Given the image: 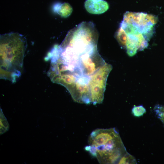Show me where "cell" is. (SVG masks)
Listing matches in <instances>:
<instances>
[{
  "label": "cell",
  "mask_w": 164,
  "mask_h": 164,
  "mask_svg": "<svg viewBox=\"0 0 164 164\" xmlns=\"http://www.w3.org/2000/svg\"><path fill=\"white\" fill-rule=\"evenodd\" d=\"M157 21V17L152 14L126 12L117 32V39L122 47L125 48L126 45L142 50L148 46Z\"/></svg>",
  "instance_id": "obj_1"
},
{
  "label": "cell",
  "mask_w": 164,
  "mask_h": 164,
  "mask_svg": "<svg viewBox=\"0 0 164 164\" xmlns=\"http://www.w3.org/2000/svg\"><path fill=\"white\" fill-rule=\"evenodd\" d=\"M0 78L15 83L21 76L26 48L23 35L11 32L0 36Z\"/></svg>",
  "instance_id": "obj_2"
},
{
  "label": "cell",
  "mask_w": 164,
  "mask_h": 164,
  "mask_svg": "<svg viewBox=\"0 0 164 164\" xmlns=\"http://www.w3.org/2000/svg\"><path fill=\"white\" fill-rule=\"evenodd\" d=\"M86 151L100 164H119L127 152L119 134L115 128L97 129L91 133Z\"/></svg>",
  "instance_id": "obj_3"
},
{
  "label": "cell",
  "mask_w": 164,
  "mask_h": 164,
  "mask_svg": "<svg viewBox=\"0 0 164 164\" xmlns=\"http://www.w3.org/2000/svg\"><path fill=\"white\" fill-rule=\"evenodd\" d=\"M112 68L111 64L106 63L91 77L89 85L91 104L95 105L102 102L107 78Z\"/></svg>",
  "instance_id": "obj_4"
},
{
  "label": "cell",
  "mask_w": 164,
  "mask_h": 164,
  "mask_svg": "<svg viewBox=\"0 0 164 164\" xmlns=\"http://www.w3.org/2000/svg\"><path fill=\"white\" fill-rule=\"evenodd\" d=\"M84 7L89 13L100 14L106 12L109 9L108 3L104 0H86Z\"/></svg>",
  "instance_id": "obj_5"
},
{
  "label": "cell",
  "mask_w": 164,
  "mask_h": 164,
  "mask_svg": "<svg viewBox=\"0 0 164 164\" xmlns=\"http://www.w3.org/2000/svg\"><path fill=\"white\" fill-rule=\"evenodd\" d=\"M53 9L54 12L64 18H67L69 16L73 11V9L71 5L68 3L66 2L57 3L55 4Z\"/></svg>",
  "instance_id": "obj_6"
},
{
  "label": "cell",
  "mask_w": 164,
  "mask_h": 164,
  "mask_svg": "<svg viewBox=\"0 0 164 164\" xmlns=\"http://www.w3.org/2000/svg\"><path fill=\"white\" fill-rule=\"evenodd\" d=\"M135 158L127 152L120 160L119 164H136Z\"/></svg>",
  "instance_id": "obj_7"
},
{
  "label": "cell",
  "mask_w": 164,
  "mask_h": 164,
  "mask_svg": "<svg viewBox=\"0 0 164 164\" xmlns=\"http://www.w3.org/2000/svg\"><path fill=\"white\" fill-rule=\"evenodd\" d=\"M146 110L142 105L135 106L132 108V113L134 116L139 117L143 115Z\"/></svg>",
  "instance_id": "obj_8"
},
{
  "label": "cell",
  "mask_w": 164,
  "mask_h": 164,
  "mask_svg": "<svg viewBox=\"0 0 164 164\" xmlns=\"http://www.w3.org/2000/svg\"><path fill=\"white\" fill-rule=\"evenodd\" d=\"M155 114L164 125V105H157L154 109Z\"/></svg>",
  "instance_id": "obj_9"
}]
</instances>
